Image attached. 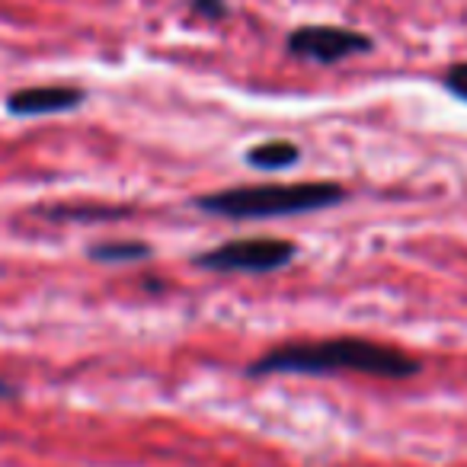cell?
Segmentation results:
<instances>
[{"instance_id":"1","label":"cell","mask_w":467,"mask_h":467,"mask_svg":"<svg viewBox=\"0 0 467 467\" xmlns=\"http://www.w3.org/2000/svg\"><path fill=\"white\" fill-rule=\"evenodd\" d=\"M250 375H337V371H356L371 378H413L420 362L397 346H384L362 337H333L314 339V343H285L269 349L250 365Z\"/></svg>"},{"instance_id":"2","label":"cell","mask_w":467,"mask_h":467,"mask_svg":"<svg viewBox=\"0 0 467 467\" xmlns=\"http://www.w3.org/2000/svg\"><path fill=\"white\" fill-rule=\"evenodd\" d=\"M346 199V189L339 182L320 180V182H288V186H234L221 192L199 195L195 205L208 214L221 218H282V214H307L330 208Z\"/></svg>"},{"instance_id":"3","label":"cell","mask_w":467,"mask_h":467,"mask_svg":"<svg viewBox=\"0 0 467 467\" xmlns=\"http://www.w3.org/2000/svg\"><path fill=\"white\" fill-rule=\"evenodd\" d=\"M298 247L282 237H241V241H227L214 250L195 256V266L208 273H275L285 269L295 260Z\"/></svg>"},{"instance_id":"4","label":"cell","mask_w":467,"mask_h":467,"mask_svg":"<svg viewBox=\"0 0 467 467\" xmlns=\"http://www.w3.org/2000/svg\"><path fill=\"white\" fill-rule=\"evenodd\" d=\"M288 52L314 65H337L352 55L371 52V39L346 26H298L288 36Z\"/></svg>"},{"instance_id":"5","label":"cell","mask_w":467,"mask_h":467,"mask_svg":"<svg viewBox=\"0 0 467 467\" xmlns=\"http://www.w3.org/2000/svg\"><path fill=\"white\" fill-rule=\"evenodd\" d=\"M87 99L80 87L67 84H46V87H23L7 97V109L14 116H55V112H71Z\"/></svg>"},{"instance_id":"6","label":"cell","mask_w":467,"mask_h":467,"mask_svg":"<svg viewBox=\"0 0 467 467\" xmlns=\"http://www.w3.org/2000/svg\"><path fill=\"white\" fill-rule=\"evenodd\" d=\"M301 157L298 144L292 141H282V138H273V141H263L256 148L247 150V163L256 170H285V167H295Z\"/></svg>"},{"instance_id":"7","label":"cell","mask_w":467,"mask_h":467,"mask_svg":"<svg viewBox=\"0 0 467 467\" xmlns=\"http://www.w3.org/2000/svg\"><path fill=\"white\" fill-rule=\"evenodd\" d=\"M150 256V247L141 241H106L90 247V260L97 263H141Z\"/></svg>"},{"instance_id":"8","label":"cell","mask_w":467,"mask_h":467,"mask_svg":"<svg viewBox=\"0 0 467 467\" xmlns=\"http://www.w3.org/2000/svg\"><path fill=\"white\" fill-rule=\"evenodd\" d=\"M48 218H67V221H106V218H125L129 212H112V208H97V212H87V208H74V212H67V208H52V212H46Z\"/></svg>"},{"instance_id":"9","label":"cell","mask_w":467,"mask_h":467,"mask_svg":"<svg viewBox=\"0 0 467 467\" xmlns=\"http://www.w3.org/2000/svg\"><path fill=\"white\" fill-rule=\"evenodd\" d=\"M441 84H445L448 93H454V97L467 103V61H458V65L448 67L445 78H441Z\"/></svg>"},{"instance_id":"10","label":"cell","mask_w":467,"mask_h":467,"mask_svg":"<svg viewBox=\"0 0 467 467\" xmlns=\"http://www.w3.org/2000/svg\"><path fill=\"white\" fill-rule=\"evenodd\" d=\"M189 10L202 20H224L227 16V4L224 0H189Z\"/></svg>"},{"instance_id":"11","label":"cell","mask_w":467,"mask_h":467,"mask_svg":"<svg viewBox=\"0 0 467 467\" xmlns=\"http://www.w3.org/2000/svg\"><path fill=\"white\" fill-rule=\"evenodd\" d=\"M20 390L14 388V384H7V381H0V397H16Z\"/></svg>"}]
</instances>
